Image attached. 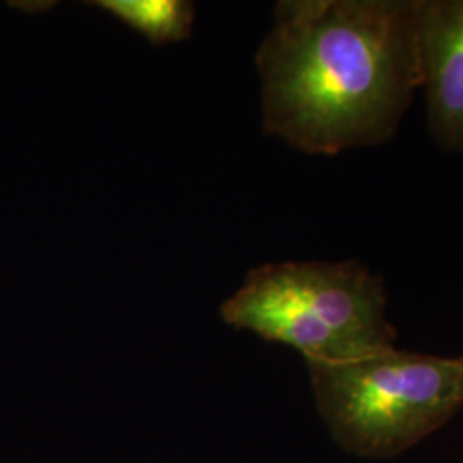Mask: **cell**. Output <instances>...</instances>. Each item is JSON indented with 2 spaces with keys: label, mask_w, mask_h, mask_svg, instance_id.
I'll return each instance as SVG.
<instances>
[{
  "label": "cell",
  "mask_w": 463,
  "mask_h": 463,
  "mask_svg": "<svg viewBox=\"0 0 463 463\" xmlns=\"http://www.w3.org/2000/svg\"><path fill=\"white\" fill-rule=\"evenodd\" d=\"M419 0H283L256 53L263 128L333 156L395 137L422 88Z\"/></svg>",
  "instance_id": "obj_1"
},
{
  "label": "cell",
  "mask_w": 463,
  "mask_h": 463,
  "mask_svg": "<svg viewBox=\"0 0 463 463\" xmlns=\"http://www.w3.org/2000/svg\"><path fill=\"white\" fill-rule=\"evenodd\" d=\"M386 306L384 283L359 261H290L250 269L222 316L307 363L336 364L395 347Z\"/></svg>",
  "instance_id": "obj_2"
},
{
  "label": "cell",
  "mask_w": 463,
  "mask_h": 463,
  "mask_svg": "<svg viewBox=\"0 0 463 463\" xmlns=\"http://www.w3.org/2000/svg\"><path fill=\"white\" fill-rule=\"evenodd\" d=\"M307 367L333 438L359 457H397L463 407V354L438 357L393 347Z\"/></svg>",
  "instance_id": "obj_3"
},
{
  "label": "cell",
  "mask_w": 463,
  "mask_h": 463,
  "mask_svg": "<svg viewBox=\"0 0 463 463\" xmlns=\"http://www.w3.org/2000/svg\"><path fill=\"white\" fill-rule=\"evenodd\" d=\"M417 28L430 136L463 153V0H419Z\"/></svg>",
  "instance_id": "obj_4"
},
{
  "label": "cell",
  "mask_w": 463,
  "mask_h": 463,
  "mask_svg": "<svg viewBox=\"0 0 463 463\" xmlns=\"http://www.w3.org/2000/svg\"><path fill=\"white\" fill-rule=\"evenodd\" d=\"M93 5L146 36L155 45L187 40L196 11L193 2L184 0H99Z\"/></svg>",
  "instance_id": "obj_5"
}]
</instances>
